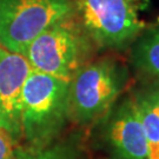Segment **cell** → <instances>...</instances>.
I'll return each mask as SVG.
<instances>
[{
    "mask_svg": "<svg viewBox=\"0 0 159 159\" xmlns=\"http://www.w3.org/2000/svg\"><path fill=\"white\" fill-rule=\"evenodd\" d=\"M32 67L23 54L0 46V127L21 139V92Z\"/></svg>",
    "mask_w": 159,
    "mask_h": 159,
    "instance_id": "cell-7",
    "label": "cell"
},
{
    "mask_svg": "<svg viewBox=\"0 0 159 159\" xmlns=\"http://www.w3.org/2000/svg\"><path fill=\"white\" fill-rule=\"evenodd\" d=\"M131 63L146 84L159 85V23L143 30L131 45Z\"/></svg>",
    "mask_w": 159,
    "mask_h": 159,
    "instance_id": "cell-8",
    "label": "cell"
},
{
    "mask_svg": "<svg viewBox=\"0 0 159 159\" xmlns=\"http://www.w3.org/2000/svg\"><path fill=\"white\" fill-rule=\"evenodd\" d=\"M14 159H85L81 136L72 133L59 138L45 148H33L19 146Z\"/></svg>",
    "mask_w": 159,
    "mask_h": 159,
    "instance_id": "cell-10",
    "label": "cell"
},
{
    "mask_svg": "<svg viewBox=\"0 0 159 159\" xmlns=\"http://www.w3.org/2000/svg\"><path fill=\"white\" fill-rule=\"evenodd\" d=\"M148 146V159H159V85L146 84L132 93Z\"/></svg>",
    "mask_w": 159,
    "mask_h": 159,
    "instance_id": "cell-9",
    "label": "cell"
},
{
    "mask_svg": "<svg viewBox=\"0 0 159 159\" xmlns=\"http://www.w3.org/2000/svg\"><path fill=\"white\" fill-rule=\"evenodd\" d=\"M102 139L111 159H148V146L132 94L114 104L100 120Z\"/></svg>",
    "mask_w": 159,
    "mask_h": 159,
    "instance_id": "cell-6",
    "label": "cell"
},
{
    "mask_svg": "<svg viewBox=\"0 0 159 159\" xmlns=\"http://www.w3.org/2000/svg\"><path fill=\"white\" fill-rule=\"evenodd\" d=\"M70 80L33 71L21 92L20 127L26 146L45 148L63 134L70 113Z\"/></svg>",
    "mask_w": 159,
    "mask_h": 159,
    "instance_id": "cell-1",
    "label": "cell"
},
{
    "mask_svg": "<svg viewBox=\"0 0 159 159\" xmlns=\"http://www.w3.org/2000/svg\"><path fill=\"white\" fill-rule=\"evenodd\" d=\"M97 47L74 16L50 26L30 44L23 56L33 71L71 80L91 61Z\"/></svg>",
    "mask_w": 159,
    "mask_h": 159,
    "instance_id": "cell-3",
    "label": "cell"
},
{
    "mask_svg": "<svg viewBox=\"0 0 159 159\" xmlns=\"http://www.w3.org/2000/svg\"><path fill=\"white\" fill-rule=\"evenodd\" d=\"M130 81V71L112 56L91 60L70 80L71 121L91 126L107 114L120 99Z\"/></svg>",
    "mask_w": 159,
    "mask_h": 159,
    "instance_id": "cell-2",
    "label": "cell"
},
{
    "mask_svg": "<svg viewBox=\"0 0 159 159\" xmlns=\"http://www.w3.org/2000/svg\"><path fill=\"white\" fill-rule=\"evenodd\" d=\"M73 16V0H0V46L23 54L39 34Z\"/></svg>",
    "mask_w": 159,
    "mask_h": 159,
    "instance_id": "cell-5",
    "label": "cell"
},
{
    "mask_svg": "<svg viewBox=\"0 0 159 159\" xmlns=\"http://www.w3.org/2000/svg\"><path fill=\"white\" fill-rule=\"evenodd\" d=\"M148 0H73V16L97 50L124 51L144 30Z\"/></svg>",
    "mask_w": 159,
    "mask_h": 159,
    "instance_id": "cell-4",
    "label": "cell"
},
{
    "mask_svg": "<svg viewBox=\"0 0 159 159\" xmlns=\"http://www.w3.org/2000/svg\"><path fill=\"white\" fill-rule=\"evenodd\" d=\"M18 140L7 130L0 127V159H14L18 150Z\"/></svg>",
    "mask_w": 159,
    "mask_h": 159,
    "instance_id": "cell-11",
    "label": "cell"
}]
</instances>
